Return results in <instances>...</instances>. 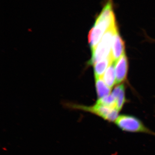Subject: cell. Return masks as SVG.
<instances>
[{"label":"cell","instance_id":"obj_1","mask_svg":"<svg viewBox=\"0 0 155 155\" xmlns=\"http://www.w3.org/2000/svg\"><path fill=\"white\" fill-rule=\"evenodd\" d=\"M116 23L113 0H107L89 32L88 43L91 52L94 51L106 31Z\"/></svg>","mask_w":155,"mask_h":155},{"label":"cell","instance_id":"obj_2","mask_svg":"<svg viewBox=\"0 0 155 155\" xmlns=\"http://www.w3.org/2000/svg\"><path fill=\"white\" fill-rule=\"evenodd\" d=\"M118 30L116 23L106 31L99 43L92 52L91 59L88 63L89 65H94L110 55L114 36Z\"/></svg>","mask_w":155,"mask_h":155},{"label":"cell","instance_id":"obj_3","mask_svg":"<svg viewBox=\"0 0 155 155\" xmlns=\"http://www.w3.org/2000/svg\"><path fill=\"white\" fill-rule=\"evenodd\" d=\"M67 107L73 110H79L94 114L109 122H115L119 116L120 112L116 108L110 107L97 102L92 106L67 104Z\"/></svg>","mask_w":155,"mask_h":155},{"label":"cell","instance_id":"obj_4","mask_svg":"<svg viewBox=\"0 0 155 155\" xmlns=\"http://www.w3.org/2000/svg\"><path fill=\"white\" fill-rule=\"evenodd\" d=\"M114 123L118 128L125 132L144 133L155 136V132L147 127L137 117L132 115H119Z\"/></svg>","mask_w":155,"mask_h":155},{"label":"cell","instance_id":"obj_5","mask_svg":"<svg viewBox=\"0 0 155 155\" xmlns=\"http://www.w3.org/2000/svg\"><path fill=\"white\" fill-rule=\"evenodd\" d=\"M125 42L120 36L118 30L114 35L111 50V58L114 62L116 63L125 53Z\"/></svg>","mask_w":155,"mask_h":155},{"label":"cell","instance_id":"obj_6","mask_svg":"<svg viewBox=\"0 0 155 155\" xmlns=\"http://www.w3.org/2000/svg\"><path fill=\"white\" fill-rule=\"evenodd\" d=\"M128 66L127 57L125 53L116 63V84L122 83L126 80L128 71Z\"/></svg>","mask_w":155,"mask_h":155},{"label":"cell","instance_id":"obj_7","mask_svg":"<svg viewBox=\"0 0 155 155\" xmlns=\"http://www.w3.org/2000/svg\"><path fill=\"white\" fill-rule=\"evenodd\" d=\"M112 62L114 61L112 60L110 54L108 58L94 64L93 66L95 78L103 77L104 73Z\"/></svg>","mask_w":155,"mask_h":155},{"label":"cell","instance_id":"obj_8","mask_svg":"<svg viewBox=\"0 0 155 155\" xmlns=\"http://www.w3.org/2000/svg\"><path fill=\"white\" fill-rule=\"evenodd\" d=\"M116 63L112 62L103 75V80L108 87L110 89L113 88L116 84Z\"/></svg>","mask_w":155,"mask_h":155},{"label":"cell","instance_id":"obj_9","mask_svg":"<svg viewBox=\"0 0 155 155\" xmlns=\"http://www.w3.org/2000/svg\"><path fill=\"white\" fill-rule=\"evenodd\" d=\"M103 77L95 78L96 87L98 99L110 94L111 89L108 87Z\"/></svg>","mask_w":155,"mask_h":155},{"label":"cell","instance_id":"obj_10","mask_svg":"<svg viewBox=\"0 0 155 155\" xmlns=\"http://www.w3.org/2000/svg\"><path fill=\"white\" fill-rule=\"evenodd\" d=\"M126 102V98L125 96V87L121 90L119 95L116 99V107L118 110L120 112L125 102Z\"/></svg>","mask_w":155,"mask_h":155}]
</instances>
